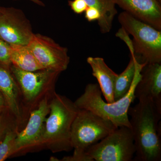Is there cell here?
<instances>
[{"mask_svg": "<svg viewBox=\"0 0 161 161\" xmlns=\"http://www.w3.org/2000/svg\"><path fill=\"white\" fill-rule=\"evenodd\" d=\"M130 107V129L136 147V161L161 160V109L149 98H139Z\"/></svg>", "mask_w": 161, "mask_h": 161, "instance_id": "6da1fadb", "label": "cell"}, {"mask_svg": "<svg viewBox=\"0 0 161 161\" xmlns=\"http://www.w3.org/2000/svg\"><path fill=\"white\" fill-rule=\"evenodd\" d=\"M145 64L137 62L135 77L129 92L119 100L112 103L105 102L97 83L87 85L82 95L75 101V103L80 109L91 111L98 116L109 120L116 127L126 126L130 128L128 111L136 98V86L140 79V71Z\"/></svg>", "mask_w": 161, "mask_h": 161, "instance_id": "7a4b0ae2", "label": "cell"}, {"mask_svg": "<svg viewBox=\"0 0 161 161\" xmlns=\"http://www.w3.org/2000/svg\"><path fill=\"white\" fill-rule=\"evenodd\" d=\"M49 116L45 121L41 144L54 152L69 151L72 124L79 112L78 108L68 98L55 94L49 103Z\"/></svg>", "mask_w": 161, "mask_h": 161, "instance_id": "3957f363", "label": "cell"}, {"mask_svg": "<svg viewBox=\"0 0 161 161\" xmlns=\"http://www.w3.org/2000/svg\"><path fill=\"white\" fill-rule=\"evenodd\" d=\"M118 20L122 28L133 37L127 43L136 61L141 64L161 63V31L125 11Z\"/></svg>", "mask_w": 161, "mask_h": 161, "instance_id": "277c9868", "label": "cell"}, {"mask_svg": "<svg viewBox=\"0 0 161 161\" xmlns=\"http://www.w3.org/2000/svg\"><path fill=\"white\" fill-rule=\"evenodd\" d=\"M118 127L91 111L80 109L72 124L70 141L75 149L73 157L82 160L90 147L113 132Z\"/></svg>", "mask_w": 161, "mask_h": 161, "instance_id": "5b68a950", "label": "cell"}, {"mask_svg": "<svg viewBox=\"0 0 161 161\" xmlns=\"http://www.w3.org/2000/svg\"><path fill=\"white\" fill-rule=\"evenodd\" d=\"M135 152L131 129L121 126L88 148L86 153L94 161H131Z\"/></svg>", "mask_w": 161, "mask_h": 161, "instance_id": "8992f818", "label": "cell"}, {"mask_svg": "<svg viewBox=\"0 0 161 161\" xmlns=\"http://www.w3.org/2000/svg\"><path fill=\"white\" fill-rule=\"evenodd\" d=\"M28 46L43 69L60 73L67 68L70 60L67 49L50 38L34 34Z\"/></svg>", "mask_w": 161, "mask_h": 161, "instance_id": "52a82bcc", "label": "cell"}, {"mask_svg": "<svg viewBox=\"0 0 161 161\" xmlns=\"http://www.w3.org/2000/svg\"><path fill=\"white\" fill-rule=\"evenodd\" d=\"M34 34L23 12L0 8V39L12 45H28Z\"/></svg>", "mask_w": 161, "mask_h": 161, "instance_id": "ba28073f", "label": "cell"}, {"mask_svg": "<svg viewBox=\"0 0 161 161\" xmlns=\"http://www.w3.org/2000/svg\"><path fill=\"white\" fill-rule=\"evenodd\" d=\"M10 71L19 85L25 98L32 101L54 83L60 73L47 69L26 71L11 64Z\"/></svg>", "mask_w": 161, "mask_h": 161, "instance_id": "9c48e42d", "label": "cell"}, {"mask_svg": "<svg viewBox=\"0 0 161 161\" xmlns=\"http://www.w3.org/2000/svg\"><path fill=\"white\" fill-rule=\"evenodd\" d=\"M50 111L47 98L40 101L38 108L31 113L26 128L18 132L14 141V153L42 143L47 116Z\"/></svg>", "mask_w": 161, "mask_h": 161, "instance_id": "30bf717a", "label": "cell"}, {"mask_svg": "<svg viewBox=\"0 0 161 161\" xmlns=\"http://www.w3.org/2000/svg\"><path fill=\"white\" fill-rule=\"evenodd\" d=\"M140 75L136 86V98H149L161 109V63L145 64Z\"/></svg>", "mask_w": 161, "mask_h": 161, "instance_id": "8fae6325", "label": "cell"}, {"mask_svg": "<svg viewBox=\"0 0 161 161\" xmlns=\"http://www.w3.org/2000/svg\"><path fill=\"white\" fill-rule=\"evenodd\" d=\"M132 16L161 31V4L157 0H112Z\"/></svg>", "mask_w": 161, "mask_h": 161, "instance_id": "7c38bea8", "label": "cell"}, {"mask_svg": "<svg viewBox=\"0 0 161 161\" xmlns=\"http://www.w3.org/2000/svg\"><path fill=\"white\" fill-rule=\"evenodd\" d=\"M87 62L92 68V75L98 80V85L107 102H115L114 89L118 75L108 66L103 58L90 57L87 58Z\"/></svg>", "mask_w": 161, "mask_h": 161, "instance_id": "4fadbf2b", "label": "cell"}, {"mask_svg": "<svg viewBox=\"0 0 161 161\" xmlns=\"http://www.w3.org/2000/svg\"><path fill=\"white\" fill-rule=\"evenodd\" d=\"M0 92L5 98L6 106L16 117H20L18 103V87L13 76L7 68L0 65Z\"/></svg>", "mask_w": 161, "mask_h": 161, "instance_id": "5bb4252c", "label": "cell"}, {"mask_svg": "<svg viewBox=\"0 0 161 161\" xmlns=\"http://www.w3.org/2000/svg\"><path fill=\"white\" fill-rule=\"evenodd\" d=\"M11 45V64L23 70L33 72L44 69L28 45Z\"/></svg>", "mask_w": 161, "mask_h": 161, "instance_id": "9a60e30c", "label": "cell"}, {"mask_svg": "<svg viewBox=\"0 0 161 161\" xmlns=\"http://www.w3.org/2000/svg\"><path fill=\"white\" fill-rule=\"evenodd\" d=\"M88 7L98 9L100 17L98 20L101 32L106 34L112 29V23L117 13L115 3L112 0H83Z\"/></svg>", "mask_w": 161, "mask_h": 161, "instance_id": "2e32d148", "label": "cell"}, {"mask_svg": "<svg viewBox=\"0 0 161 161\" xmlns=\"http://www.w3.org/2000/svg\"><path fill=\"white\" fill-rule=\"evenodd\" d=\"M137 62L134 56L131 54L130 62L125 69L118 75L114 89L115 101L123 98L130 91L135 77Z\"/></svg>", "mask_w": 161, "mask_h": 161, "instance_id": "e0dca14e", "label": "cell"}, {"mask_svg": "<svg viewBox=\"0 0 161 161\" xmlns=\"http://www.w3.org/2000/svg\"><path fill=\"white\" fill-rule=\"evenodd\" d=\"M18 132L8 129L0 142V161H5L14 154V141Z\"/></svg>", "mask_w": 161, "mask_h": 161, "instance_id": "ac0fdd59", "label": "cell"}, {"mask_svg": "<svg viewBox=\"0 0 161 161\" xmlns=\"http://www.w3.org/2000/svg\"><path fill=\"white\" fill-rule=\"evenodd\" d=\"M11 45L0 39V64L8 68L11 65Z\"/></svg>", "mask_w": 161, "mask_h": 161, "instance_id": "d6986e66", "label": "cell"}, {"mask_svg": "<svg viewBox=\"0 0 161 161\" xmlns=\"http://www.w3.org/2000/svg\"><path fill=\"white\" fill-rule=\"evenodd\" d=\"M69 4L74 12L78 14L83 13L88 7L83 0L69 1Z\"/></svg>", "mask_w": 161, "mask_h": 161, "instance_id": "ffe728a7", "label": "cell"}, {"mask_svg": "<svg viewBox=\"0 0 161 161\" xmlns=\"http://www.w3.org/2000/svg\"><path fill=\"white\" fill-rule=\"evenodd\" d=\"M100 14L98 9L92 7H88L85 11V18L89 22L98 20L100 18Z\"/></svg>", "mask_w": 161, "mask_h": 161, "instance_id": "44dd1931", "label": "cell"}, {"mask_svg": "<svg viewBox=\"0 0 161 161\" xmlns=\"http://www.w3.org/2000/svg\"><path fill=\"white\" fill-rule=\"evenodd\" d=\"M8 129L6 119L3 116L0 115V142L3 139Z\"/></svg>", "mask_w": 161, "mask_h": 161, "instance_id": "7402d4cb", "label": "cell"}, {"mask_svg": "<svg viewBox=\"0 0 161 161\" xmlns=\"http://www.w3.org/2000/svg\"><path fill=\"white\" fill-rule=\"evenodd\" d=\"M6 106L5 98L1 92H0V112H2L5 108Z\"/></svg>", "mask_w": 161, "mask_h": 161, "instance_id": "603a6c76", "label": "cell"}, {"mask_svg": "<svg viewBox=\"0 0 161 161\" xmlns=\"http://www.w3.org/2000/svg\"><path fill=\"white\" fill-rule=\"evenodd\" d=\"M28 1H31L33 3H36V4H37L38 5L40 6H44V4L40 0H28Z\"/></svg>", "mask_w": 161, "mask_h": 161, "instance_id": "cb8c5ba5", "label": "cell"}, {"mask_svg": "<svg viewBox=\"0 0 161 161\" xmlns=\"http://www.w3.org/2000/svg\"><path fill=\"white\" fill-rule=\"evenodd\" d=\"M157 1L161 4V0H157Z\"/></svg>", "mask_w": 161, "mask_h": 161, "instance_id": "d4e9b609", "label": "cell"}, {"mask_svg": "<svg viewBox=\"0 0 161 161\" xmlns=\"http://www.w3.org/2000/svg\"><path fill=\"white\" fill-rule=\"evenodd\" d=\"M0 113H1V112H0Z\"/></svg>", "mask_w": 161, "mask_h": 161, "instance_id": "484cf974", "label": "cell"}]
</instances>
